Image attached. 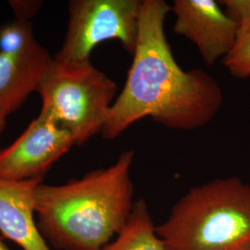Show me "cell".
Here are the masks:
<instances>
[{"label":"cell","mask_w":250,"mask_h":250,"mask_svg":"<svg viewBox=\"0 0 250 250\" xmlns=\"http://www.w3.org/2000/svg\"><path fill=\"white\" fill-rule=\"evenodd\" d=\"M170 11L164 0H143L133 62L102 129L105 139L145 118L193 131L209 124L222 107L224 93L214 77L201 69L183 70L175 61L164 31Z\"/></svg>","instance_id":"obj_1"},{"label":"cell","mask_w":250,"mask_h":250,"mask_svg":"<svg viewBox=\"0 0 250 250\" xmlns=\"http://www.w3.org/2000/svg\"><path fill=\"white\" fill-rule=\"evenodd\" d=\"M134 152L125 150L111 166L61 186L36 189L37 228L59 250H100L122 232L134 208L131 169Z\"/></svg>","instance_id":"obj_2"},{"label":"cell","mask_w":250,"mask_h":250,"mask_svg":"<svg viewBox=\"0 0 250 250\" xmlns=\"http://www.w3.org/2000/svg\"><path fill=\"white\" fill-rule=\"evenodd\" d=\"M156 231L166 250H247L250 185L230 177L191 188Z\"/></svg>","instance_id":"obj_3"},{"label":"cell","mask_w":250,"mask_h":250,"mask_svg":"<svg viewBox=\"0 0 250 250\" xmlns=\"http://www.w3.org/2000/svg\"><path fill=\"white\" fill-rule=\"evenodd\" d=\"M37 92L40 114L67 129L75 146H83L102 132L118 86L91 62H62L53 57Z\"/></svg>","instance_id":"obj_4"},{"label":"cell","mask_w":250,"mask_h":250,"mask_svg":"<svg viewBox=\"0 0 250 250\" xmlns=\"http://www.w3.org/2000/svg\"><path fill=\"white\" fill-rule=\"evenodd\" d=\"M143 0H71L69 20L61 49L54 59L62 62H91L101 43L118 40L133 55L139 33Z\"/></svg>","instance_id":"obj_5"},{"label":"cell","mask_w":250,"mask_h":250,"mask_svg":"<svg viewBox=\"0 0 250 250\" xmlns=\"http://www.w3.org/2000/svg\"><path fill=\"white\" fill-rule=\"evenodd\" d=\"M74 146L67 129L39 113L14 143L0 150V179L44 178L54 163Z\"/></svg>","instance_id":"obj_6"},{"label":"cell","mask_w":250,"mask_h":250,"mask_svg":"<svg viewBox=\"0 0 250 250\" xmlns=\"http://www.w3.org/2000/svg\"><path fill=\"white\" fill-rule=\"evenodd\" d=\"M173 32L197 46L208 66L224 59L234 45L238 24L214 0H174Z\"/></svg>","instance_id":"obj_7"},{"label":"cell","mask_w":250,"mask_h":250,"mask_svg":"<svg viewBox=\"0 0 250 250\" xmlns=\"http://www.w3.org/2000/svg\"><path fill=\"white\" fill-rule=\"evenodd\" d=\"M43 178L0 179V232L23 250H50L36 221V189Z\"/></svg>","instance_id":"obj_8"},{"label":"cell","mask_w":250,"mask_h":250,"mask_svg":"<svg viewBox=\"0 0 250 250\" xmlns=\"http://www.w3.org/2000/svg\"><path fill=\"white\" fill-rule=\"evenodd\" d=\"M53 57L38 45L24 54L0 52V113L8 117L28 97L37 92L39 83Z\"/></svg>","instance_id":"obj_9"},{"label":"cell","mask_w":250,"mask_h":250,"mask_svg":"<svg viewBox=\"0 0 250 250\" xmlns=\"http://www.w3.org/2000/svg\"><path fill=\"white\" fill-rule=\"evenodd\" d=\"M100 250H166L144 199L134 202L132 214L125 228Z\"/></svg>","instance_id":"obj_10"},{"label":"cell","mask_w":250,"mask_h":250,"mask_svg":"<svg viewBox=\"0 0 250 250\" xmlns=\"http://www.w3.org/2000/svg\"><path fill=\"white\" fill-rule=\"evenodd\" d=\"M39 45L34 36L32 21L15 19L13 21L0 28L1 53H27Z\"/></svg>","instance_id":"obj_11"},{"label":"cell","mask_w":250,"mask_h":250,"mask_svg":"<svg viewBox=\"0 0 250 250\" xmlns=\"http://www.w3.org/2000/svg\"><path fill=\"white\" fill-rule=\"evenodd\" d=\"M224 65L237 78L250 77V21L239 25L234 45L224 58Z\"/></svg>","instance_id":"obj_12"},{"label":"cell","mask_w":250,"mask_h":250,"mask_svg":"<svg viewBox=\"0 0 250 250\" xmlns=\"http://www.w3.org/2000/svg\"><path fill=\"white\" fill-rule=\"evenodd\" d=\"M238 26L250 21V0H224L219 2Z\"/></svg>","instance_id":"obj_13"},{"label":"cell","mask_w":250,"mask_h":250,"mask_svg":"<svg viewBox=\"0 0 250 250\" xmlns=\"http://www.w3.org/2000/svg\"><path fill=\"white\" fill-rule=\"evenodd\" d=\"M8 4L15 19L31 21L43 7L44 2L41 0H9Z\"/></svg>","instance_id":"obj_14"},{"label":"cell","mask_w":250,"mask_h":250,"mask_svg":"<svg viewBox=\"0 0 250 250\" xmlns=\"http://www.w3.org/2000/svg\"><path fill=\"white\" fill-rule=\"evenodd\" d=\"M6 122H7V117L4 116L3 114L0 113V134L3 132V130L6 126Z\"/></svg>","instance_id":"obj_15"},{"label":"cell","mask_w":250,"mask_h":250,"mask_svg":"<svg viewBox=\"0 0 250 250\" xmlns=\"http://www.w3.org/2000/svg\"><path fill=\"white\" fill-rule=\"evenodd\" d=\"M0 250H10L9 248L5 245V243L2 241L1 237H0Z\"/></svg>","instance_id":"obj_16"},{"label":"cell","mask_w":250,"mask_h":250,"mask_svg":"<svg viewBox=\"0 0 250 250\" xmlns=\"http://www.w3.org/2000/svg\"><path fill=\"white\" fill-rule=\"evenodd\" d=\"M250 250V248H249V249H248V250Z\"/></svg>","instance_id":"obj_17"}]
</instances>
